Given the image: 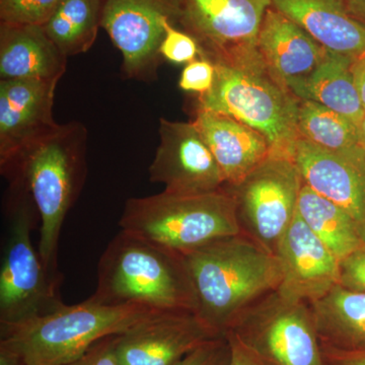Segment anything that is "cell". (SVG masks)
<instances>
[{"instance_id":"cell-4","label":"cell","mask_w":365,"mask_h":365,"mask_svg":"<svg viewBox=\"0 0 365 365\" xmlns=\"http://www.w3.org/2000/svg\"><path fill=\"white\" fill-rule=\"evenodd\" d=\"M163 313L143 304H107L88 297L73 306L14 326L0 327V345L24 365H66L109 336L130 330Z\"/></svg>"},{"instance_id":"cell-35","label":"cell","mask_w":365,"mask_h":365,"mask_svg":"<svg viewBox=\"0 0 365 365\" xmlns=\"http://www.w3.org/2000/svg\"><path fill=\"white\" fill-rule=\"evenodd\" d=\"M344 2L353 18L365 26V0H344Z\"/></svg>"},{"instance_id":"cell-17","label":"cell","mask_w":365,"mask_h":365,"mask_svg":"<svg viewBox=\"0 0 365 365\" xmlns=\"http://www.w3.org/2000/svg\"><path fill=\"white\" fill-rule=\"evenodd\" d=\"M258 51L270 73L292 91L313 73L328 50L271 6L259 33Z\"/></svg>"},{"instance_id":"cell-13","label":"cell","mask_w":365,"mask_h":365,"mask_svg":"<svg viewBox=\"0 0 365 365\" xmlns=\"http://www.w3.org/2000/svg\"><path fill=\"white\" fill-rule=\"evenodd\" d=\"M59 81H0V168L4 176L29 146L58 125L53 107Z\"/></svg>"},{"instance_id":"cell-22","label":"cell","mask_w":365,"mask_h":365,"mask_svg":"<svg viewBox=\"0 0 365 365\" xmlns=\"http://www.w3.org/2000/svg\"><path fill=\"white\" fill-rule=\"evenodd\" d=\"M352 61L351 57L328 50L313 73L292 93L299 100L313 101L339 113L359 127L365 109L353 78Z\"/></svg>"},{"instance_id":"cell-20","label":"cell","mask_w":365,"mask_h":365,"mask_svg":"<svg viewBox=\"0 0 365 365\" xmlns=\"http://www.w3.org/2000/svg\"><path fill=\"white\" fill-rule=\"evenodd\" d=\"M67 57L42 26L0 23V81L60 79Z\"/></svg>"},{"instance_id":"cell-8","label":"cell","mask_w":365,"mask_h":365,"mask_svg":"<svg viewBox=\"0 0 365 365\" xmlns=\"http://www.w3.org/2000/svg\"><path fill=\"white\" fill-rule=\"evenodd\" d=\"M232 333L268 365H330L311 304L272 292L240 316Z\"/></svg>"},{"instance_id":"cell-14","label":"cell","mask_w":365,"mask_h":365,"mask_svg":"<svg viewBox=\"0 0 365 365\" xmlns=\"http://www.w3.org/2000/svg\"><path fill=\"white\" fill-rule=\"evenodd\" d=\"M220 336L195 312H163L117 335L115 349L120 365H176Z\"/></svg>"},{"instance_id":"cell-10","label":"cell","mask_w":365,"mask_h":365,"mask_svg":"<svg viewBox=\"0 0 365 365\" xmlns=\"http://www.w3.org/2000/svg\"><path fill=\"white\" fill-rule=\"evenodd\" d=\"M272 0H182L179 24L212 62L260 60L258 36Z\"/></svg>"},{"instance_id":"cell-23","label":"cell","mask_w":365,"mask_h":365,"mask_svg":"<svg viewBox=\"0 0 365 365\" xmlns=\"http://www.w3.org/2000/svg\"><path fill=\"white\" fill-rule=\"evenodd\" d=\"M297 210L309 230L339 261L365 246L359 225L351 216L304 182L300 189Z\"/></svg>"},{"instance_id":"cell-19","label":"cell","mask_w":365,"mask_h":365,"mask_svg":"<svg viewBox=\"0 0 365 365\" xmlns=\"http://www.w3.org/2000/svg\"><path fill=\"white\" fill-rule=\"evenodd\" d=\"M272 6L329 51L351 58L364 54L365 26L349 14L344 0H272Z\"/></svg>"},{"instance_id":"cell-29","label":"cell","mask_w":365,"mask_h":365,"mask_svg":"<svg viewBox=\"0 0 365 365\" xmlns=\"http://www.w3.org/2000/svg\"><path fill=\"white\" fill-rule=\"evenodd\" d=\"M230 359V343L223 335L203 343L176 365H228Z\"/></svg>"},{"instance_id":"cell-12","label":"cell","mask_w":365,"mask_h":365,"mask_svg":"<svg viewBox=\"0 0 365 365\" xmlns=\"http://www.w3.org/2000/svg\"><path fill=\"white\" fill-rule=\"evenodd\" d=\"M158 136L160 143L148 169L150 182L179 194L207 193L225 186L222 170L193 121L160 118Z\"/></svg>"},{"instance_id":"cell-33","label":"cell","mask_w":365,"mask_h":365,"mask_svg":"<svg viewBox=\"0 0 365 365\" xmlns=\"http://www.w3.org/2000/svg\"><path fill=\"white\" fill-rule=\"evenodd\" d=\"M330 365H365V351L341 352L324 350Z\"/></svg>"},{"instance_id":"cell-16","label":"cell","mask_w":365,"mask_h":365,"mask_svg":"<svg viewBox=\"0 0 365 365\" xmlns=\"http://www.w3.org/2000/svg\"><path fill=\"white\" fill-rule=\"evenodd\" d=\"M294 160L304 184L344 209L365 242V158L330 153L299 138Z\"/></svg>"},{"instance_id":"cell-6","label":"cell","mask_w":365,"mask_h":365,"mask_svg":"<svg viewBox=\"0 0 365 365\" xmlns=\"http://www.w3.org/2000/svg\"><path fill=\"white\" fill-rule=\"evenodd\" d=\"M215 64V85L199 96L198 109L234 118L265 137L271 157L294 160L299 98L270 73L262 59Z\"/></svg>"},{"instance_id":"cell-24","label":"cell","mask_w":365,"mask_h":365,"mask_svg":"<svg viewBox=\"0 0 365 365\" xmlns=\"http://www.w3.org/2000/svg\"><path fill=\"white\" fill-rule=\"evenodd\" d=\"M104 1L60 0L51 18L43 26L67 58L88 52L95 44L102 26Z\"/></svg>"},{"instance_id":"cell-28","label":"cell","mask_w":365,"mask_h":365,"mask_svg":"<svg viewBox=\"0 0 365 365\" xmlns=\"http://www.w3.org/2000/svg\"><path fill=\"white\" fill-rule=\"evenodd\" d=\"M215 64L210 59L199 57L186 64L179 79V88L187 93L205 95L215 85Z\"/></svg>"},{"instance_id":"cell-36","label":"cell","mask_w":365,"mask_h":365,"mask_svg":"<svg viewBox=\"0 0 365 365\" xmlns=\"http://www.w3.org/2000/svg\"><path fill=\"white\" fill-rule=\"evenodd\" d=\"M0 365H24L21 357L13 350L0 345Z\"/></svg>"},{"instance_id":"cell-25","label":"cell","mask_w":365,"mask_h":365,"mask_svg":"<svg viewBox=\"0 0 365 365\" xmlns=\"http://www.w3.org/2000/svg\"><path fill=\"white\" fill-rule=\"evenodd\" d=\"M299 138L322 150L355 158H365L359 129L348 118L313 101L300 100Z\"/></svg>"},{"instance_id":"cell-1","label":"cell","mask_w":365,"mask_h":365,"mask_svg":"<svg viewBox=\"0 0 365 365\" xmlns=\"http://www.w3.org/2000/svg\"><path fill=\"white\" fill-rule=\"evenodd\" d=\"M182 256L195 289L197 314L220 335L281 282L276 255L244 232Z\"/></svg>"},{"instance_id":"cell-18","label":"cell","mask_w":365,"mask_h":365,"mask_svg":"<svg viewBox=\"0 0 365 365\" xmlns=\"http://www.w3.org/2000/svg\"><path fill=\"white\" fill-rule=\"evenodd\" d=\"M193 122L222 170L225 186H237L271 157L265 137L234 118L197 109Z\"/></svg>"},{"instance_id":"cell-34","label":"cell","mask_w":365,"mask_h":365,"mask_svg":"<svg viewBox=\"0 0 365 365\" xmlns=\"http://www.w3.org/2000/svg\"><path fill=\"white\" fill-rule=\"evenodd\" d=\"M351 71L360 100L365 109V53L353 58Z\"/></svg>"},{"instance_id":"cell-15","label":"cell","mask_w":365,"mask_h":365,"mask_svg":"<svg viewBox=\"0 0 365 365\" xmlns=\"http://www.w3.org/2000/svg\"><path fill=\"white\" fill-rule=\"evenodd\" d=\"M275 255L281 268L276 292L285 299L312 304L339 284V259L309 230L297 210Z\"/></svg>"},{"instance_id":"cell-9","label":"cell","mask_w":365,"mask_h":365,"mask_svg":"<svg viewBox=\"0 0 365 365\" xmlns=\"http://www.w3.org/2000/svg\"><path fill=\"white\" fill-rule=\"evenodd\" d=\"M302 175L292 158L270 157L232 191L242 232L275 255L297 213Z\"/></svg>"},{"instance_id":"cell-2","label":"cell","mask_w":365,"mask_h":365,"mask_svg":"<svg viewBox=\"0 0 365 365\" xmlns=\"http://www.w3.org/2000/svg\"><path fill=\"white\" fill-rule=\"evenodd\" d=\"M86 150L85 125L58 124L29 146L6 176L21 182L32 197L41 222L37 250L53 272H59L57 253L64 220L85 186Z\"/></svg>"},{"instance_id":"cell-32","label":"cell","mask_w":365,"mask_h":365,"mask_svg":"<svg viewBox=\"0 0 365 365\" xmlns=\"http://www.w3.org/2000/svg\"><path fill=\"white\" fill-rule=\"evenodd\" d=\"M230 347V359L228 365H268L259 355L252 351L235 334L225 333Z\"/></svg>"},{"instance_id":"cell-31","label":"cell","mask_w":365,"mask_h":365,"mask_svg":"<svg viewBox=\"0 0 365 365\" xmlns=\"http://www.w3.org/2000/svg\"><path fill=\"white\" fill-rule=\"evenodd\" d=\"M116 336L98 341L78 359L66 365H120L115 349Z\"/></svg>"},{"instance_id":"cell-26","label":"cell","mask_w":365,"mask_h":365,"mask_svg":"<svg viewBox=\"0 0 365 365\" xmlns=\"http://www.w3.org/2000/svg\"><path fill=\"white\" fill-rule=\"evenodd\" d=\"M60 0H0V23L44 26Z\"/></svg>"},{"instance_id":"cell-5","label":"cell","mask_w":365,"mask_h":365,"mask_svg":"<svg viewBox=\"0 0 365 365\" xmlns=\"http://www.w3.org/2000/svg\"><path fill=\"white\" fill-rule=\"evenodd\" d=\"M121 230L186 255L242 232L234 194L227 186L198 194L162 193L129 198Z\"/></svg>"},{"instance_id":"cell-3","label":"cell","mask_w":365,"mask_h":365,"mask_svg":"<svg viewBox=\"0 0 365 365\" xmlns=\"http://www.w3.org/2000/svg\"><path fill=\"white\" fill-rule=\"evenodd\" d=\"M91 297L102 304L197 313L195 289L184 256L124 230L101 256L97 288Z\"/></svg>"},{"instance_id":"cell-11","label":"cell","mask_w":365,"mask_h":365,"mask_svg":"<svg viewBox=\"0 0 365 365\" xmlns=\"http://www.w3.org/2000/svg\"><path fill=\"white\" fill-rule=\"evenodd\" d=\"M182 0H105L102 28L122 55L124 76L157 81L163 23L179 24Z\"/></svg>"},{"instance_id":"cell-27","label":"cell","mask_w":365,"mask_h":365,"mask_svg":"<svg viewBox=\"0 0 365 365\" xmlns=\"http://www.w3.org/2000/svg\"><path fill=\"white\" fill-rule=\"evenodd\" d=\"M165 37L160 46V54L163 60L170 63H189L202 56V50L198 41L185 31L179 30L170 21L163 23Z\"/></svg>"},{"instance_id":"cell-37","label":"cell","mask_w":365,"mask_h":365,"mask_svg":"<svg viewBox=\"0 0 365 365\" xmlns=\"http://www.w3.org/2000/svg\"><path fill=\"white\" fill-rule=\"evenodd\" d=\"M359 137H360V143L362 144V148L365 151V117L364 119L362 120L361 124L359 127Z\"/></svg>"},{"instance_id":"cell-30","label":"cell","mask_w":365,"mask_h":365,"mask_svg":"<svg viewBox=\"0 0 365 365\" xmlns=\"http://www.w3.org/2000/svg\"><path fill=\"white\" fill-rule=\"evenodd\" d=\"M339 284L365 294V246L340 261Z\"/></svg>"},{"instance_id":"cell-7","label":"cell","mask_w":365,"mask_h":365,"mask_svg":"<svg viewBox=\"0 0 365 365\" xmlns=\"http://www.w3.org/2000/svg\"><path fill=\"white\" fill-rule=\"evenodd\" d=\"M0 267V327L44 316L63 306L62 275L46 267L32 242L37 209L21 182L11 181Z\"/></svg>"},{"instance_id":"cell-21","label":"cell","mask_w":365,"mask_h":365,"mask_svg":"<svg viewBox=\"0 0 365 365\" xmlns=\"http://www.w3.org/2000/svg\"><path fill=\"white\" fill-rule=\"evenodd\" d=\"M324 350L365 351V294L337 284L312 302Z\"/></svg>"}]
</instances>
